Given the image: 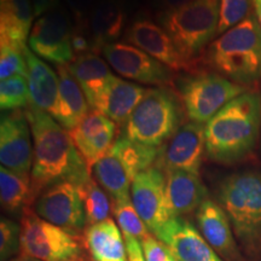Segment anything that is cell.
<instances>
[{"label":"cell","instance_id":"ba28073f","mask_svg":"<svg viewBox=\"0 0 261 261\" xmlns=\"http://www.w3.org/2000/svg\"><path fill=\"white\" fill-rule=\"evenodd\" d=\"M77 238L27 208L21 223V254L41 261H77Z\"/></svg>","mask_w":261,"mask_h":261},{"label":"cell","instance_id":"8d00e7d4","mask_svg":"<svg viewBox=\"0 0 261 261\" xmlns=\"http://www.w3.org/2000/svg\"><path fill=\"white\" fill-rule=\"evenodd\" d=\"M123 238H125L128 261H146L140 241L132 236H128V234H123Z\"/></svg>","mask_w":261,"mask_h":261},{"label":"cell","instance_id":"277c9868","mask_svg":"<svg viewBox=\"0 0 261 261\" xmlns=\"http://www.w3.org/2000/svg\"><path fill=\"white\" fill-rule=\"evenodd\" d=\"M220 207L227 214L233 233L250 255L261 254V173H234L221 182Z\"/></svg>","mask_w":261,"mask_h":261},{"label":"cell","instance_id":"4316f807","mask_svg":"<svg viewBox=\"0 0 261 261\" xmlns=\"http://www.w3.org/2000/svg\"><path fill=\"white\" fill-rule=\"evenodd\" d=\"M94 178L114 202L130 198L133 179L112 149L92 167Z\"/></svg>","mask_w":261,"mask_h":261},{"label":"cell","instance_id":"5b68a950","mask_svg":"<svg viewBox=\"0 0 261 261\" xmlns=\"http://www.w3.org/2000/svg\"><path fill=\"white\" fill-rule=\"evenodd\" d=\"M220 0H194L160 15L161 27L168 33L175 47L189 63L218 33Z\"/></svg>","mask_w":261,"mask_h":261},{"label":"cell","instance_id":"4dcf8cb0","mask_svg":"<svg viewBox=\"0 0 261 261\" xmlns=\"http://www.w3.org/2000/svg\"><path fill=\"white\" fill-rule=\"evenodd\" d=\"M32 104L27 77L15 75L2 80L0 84V108L3 112L21 110Z\"/></svg>","mask_w":261,"mask_h":261},{"label":"cell","instance_id":"1f68e13d","mask_svg":"<svg viewBox=\"0 0 261 261\" xmlns=\"http://www.w3.org/2000/svg\"><path fill=\"white\" fill-rule=\"evenodd\" d=\"M114 215H115L117 224L121 227L123 234H128L142 241L150 232V230L143 221L138 212L136 211L132 200H125L114 202Z\"/></svg>","mask_w":261,"mask_h":261},{"label":"cell","instance_id":"3957f363","mask_svg":"<svg viewBox=\"0 0 261 261\" xmlns=\"http://www.w3.org/2000/svg\"><path fill=\"white\" fill-rule=\"evenodd\" d=\"M208 60L223 76L238 85L261 79V28L250 14L211 44Z\"/></svg>","mask_w":261,"mask_h":261},{"label":"cell","instance_id":"8992f818","mask_svg":"<svg viewBox=\"0 0 261 261\" xmlns=\"http://www.w3.org/2000/svg\"><path fill=\"white\" fill-rule=\"evenodd\" d=\"M181 119L182 108L174 93L163 87L150 89L125 122L122 136L159 148L177 133Z\"/></svg>","mask_w":261,"mask_h":261},{"label":"cell","instance_id":"9c48e42d","mask_svg":"<svg viewBox=\"0 0 261 261\" xmlns=\"http://www.w3.org/2000/svg\"><path fill=\"white\" fill-rule=\"evenodd\" d=\"M34 212L75 237H80L86 228L83 198L73 182L62 181L45 189L35 198Z\"/></svg>","mask_w":261,"mask_h":261},{"label":"cell","instance_id":"9a60e30c","mask_svg":"<svg viewBox=\"0 0 261 261\" xmlns=\"http://www.w3.org/2000/svg\"><path fill=\"white\" fill-rule=\"evenodd\" d=\"M126 40L174 71L190 70L191 63L181 56L168 33L149 19H139L126 32Z\"/></svg>","mask_w":261,"mask_h":261},{"label":"cell","instance_id":"7a4b0ae2","mask_svg":"<svg viewBox=\"0 0 261 261\" xmlns=\"http://www.w3.org/2000/svg\"><path fill=\"white\" fill-rule=\"evenodd\" d=\"M260 127L261 94L247 91L205 123V155L225 165L240 161L253 151Z\"/></svg>","mask_w":261,"mask_h":261},{"label":"cell","instance_id":"6da1fadb","mask_svg":"<svg viewBox=\"0 0 261 261\" xmlns=\"http://www.w3.org/2000/svg\"><path fill=\"white\" fill-rule=\"evenodd\" d=\"M31 126L33 146V201L45 189L62 181L80 187L90 180L91 171L77 151L69 130L44 110L31 104L24 110Z\"/></svg>","mask_w":261,"mask_h":261},{"label":"cell","instance_id":"ffe728a7","mask_svg":"<svg viewBox=\"0 0 261 261\" xmlns=\"http://www.w3.org/2000/svg\"><path fill=\"white\" fill-rule=\"evenodd\" d=\"M166 192L173 217L191 213L207 200V189L200 177L180 169L166 171Z\"/></svg>","mask_w":261,"mask_h":261},{"label":"cell","instance_id":"7bdbcfd3","mask_svg":"<svg viewBox=\"0 0 261 261\" xmlns=\"http://www.w3.org/2000/svg\"><path fill=\"white\" fill-rule=\"evenodd\" d=\"M167 261H178L177 259H175L174 256H173V254L169 252V255H168V259H167Z\"/></svg>","mask_w":261,"mask_h":261},{"label":"cell","instance_id":"d590c367","mask_svg":"<svg viewBox=\"0 0 261 261\" xmlns=\"http://www.w3.org/2000/svg\"><path fill=\"white\" fill-rule=\"evenodd\" d=\"M140 244L146 261H167L169 255L168 247L152 233L143 238Z\"/></svg>","mask_w":261,"mask_h":261},{"label":"cell","instance_id":"e0dca14e","mask_svg":"<svg viewBox=\"0 0 261 261\" xmlns=\"http://www.w3.org/2000/svg\"><path fill=\"white\" fill-rule=\"evenodd\" d=\"M178 261H223L200 231L182 217H174L158 236Z\"/></svg>","mask_w":261,"mask_h":261},{"label":"cell","instance_id":"d6a6232c","mask_svg":"<svg viewBox=\"0 0 261 261\" xmlns=\"http://www.w3.org/2000/svg\"><path fill=\"white\" fill-rule=\"evenodd\" d=\"M253 0H220L219 24L218 35L224 34L228 29L246 19L250 15Z\"/></svg>","mask_w":261,"mask_h":261},{"label":"cell","instance_id":"7402d4cb","mask_svg":"<svg viewBox=\"0 0 261 261\" xmlns=\"http://www.w3.org/2000/svg\"><path fill=\"white\" fill-rule=\"evenodd\" d=\"M84 246L93 261H128L125 238L110 218L85 228Z\"/></svg>","mask_w":261,"mask_h":261},{"label":"cell","instance_id":"8fae6325","mask_svg":"<svg viewBox=\"0 0 261 261\" xmlns=\"http://www.w3.org/2000/svg\"><path fill=\"white\" fill-rule=\"evenodd\" d=\"M130 200L154 236L172 218L166 192V173L158 165L139 173L130 187Z\"/></svg>","mask_w":261,"mask_h":261},{"label":"cell","instance_id":"5bb4252c","mask_svg":"<svg viewBox=\"0 0 261 261\" xmlns=\"http://www.w3.org/2000/svg\"><path fill=\"white\" fill-rule=\"evenodd\" d=\"M69 133L77 151L92 172L93 166L109 152L115 143L116 123L104 114L92 109Z\"/></svg>","mask_w":261,"mask_h":261},{"label":"cell","instance_id":"30bf717a","mask_svg":"<svg viewBox=\"0 0 261 261\" xmlns=\"http://www.w3.org/2000/svg\"><path fill=\"white\" fill-rule=\"evenodd\" d=\"M69 19L57 6L37 19L28 38V47L39 58L56 65H68L74 61Z\"/></svg>","mask_w":261,"mask_h":261},{"label":"cell","instance_id":"52a82bcc","mask_svg":"<svg viewBox=\"0 0 261 261\" xmlns=\"http://www.w3.org/2000/svg\"><path fill=\"white\" fill-rule=\"evenodd\" d=\"M180 99L190 121L207 123L228 102L247 92L220 74H196L180 80L178 85Z\"/></svg>","mask_w":261,"mask_h":261},{"label":"cell","instance_id":"44dd1931","mask_svg":"<svg viewBox=\"0 0 261 261\" xmlns=\"http://www.w3.org/2000/svg\"><path fill=\"white\" fill-rule=\"evenodd\" d=\"M31 0H0V45L23 51L33 28Z\"/></svg>","mask_w":261,"mask_h":261},{"label":"cell","instance_id":"cb8c5ba5","mask_svg":"<svg viewBox=\"0 0 261 261\" xmlns=\"http://www.w3.org/2000/svg\"><path fill=\"white\" fill-rule=\"evenodd\" d=\"M68 69L80 85L90 108L94 109L114 75L108 64L93 52L74 58Z\"/></svg>","mask_w":261,"mask_h":261},{"label":"cell","instance_id":"d4e9b609","mask_svg":"<svg viewBox=\"0 0 261 261\" xmlns=\"http://www.w3.org/2000/svg\"><path fill=\"white\" fill-rule=\"evenodd\" d=\"M90 40L93 54L120 37L125 14L117 0H98L89 16Z\"/></svg>","mask_w":261,"mask_h":261},{"label":"cell","instance_id":"7c38bea8","mask_svg":"<svg viewBox=\"0 0 261 261\" xmlns=\"http://www.w3.org/2000/svg\"><path fill=\"white\" fill-rule=\"evenodd\" d=\"M103 56L117 74L140 84L166 86L173 81V70L144 51L125 42L103 47Z\"/></svg>","mask_w":261,"mask_h":261},{"label":"cell","instance_id":"603a6c76","mask_svg":"<svg viewBox=\"0 0 261 261\" xmlns=\"http://www.w3.org/2000/svg\"><path fill=\"white\" fill-rule=\"evenodd\" d=\"M146 91L139 85L128 83L114 75L94 110L104 114L115 123H125Z\"/></svg>","mask_w":261,"mask_h":261},{"label":"cell","instance_id":"83f0119b","mask_svg":"<svg viewBox=\"0 0 261 261\" xmlns=\"http://www.w3.org/2000/svg\"><path fill=\"white\" fill-rule=\"evenodd\" d=\"M0 200L10 214H18L33 202L31 175H22L10 169L0 168Z\"/></svg>","mask_w":261,"mask_h":261},{"label":"cell","instance_id":"f546056e","mask_svg":"<svg viewBox=\"0 0 261 261\" xmlns=\"http://www.w3.org/2000/svg\"><path fill=\"white\" fill-rule=\"evenodd\" d=\"M84 202L86 224L93 225L109 219L110 202L107 192L100 189L98 182L91 178L85 184L77 187Z\"/></svg>","mask_w":261,"mask_h":261},{"label":"cell","instance_id":"74e56055","mask_svg":"<svg viewBox=\"0 0 261 261\" xmlns=\"http://www.w3.org/2000/svg\"><path fill=\"white\" fill-rule=\"evenodd\" d=\"M68 3L76 14V17L83 18V21H85V18L87 17L86 15L91 14L97 2L96 0H68Z\"/></svg>","mask_w":261,"mask_h":261},{"label":"cell","instance_id":"b9f144b4","mask_svg":"<svg viewBox=\"0 0 261 261\" xmlns=\"http://www.w3.org/2000/svg\"><path fill=\"white\" fill-rule=\"evenodd\" d=\"M9 261H41V260L34 259V257H31V256H27V255H23V254H21V255L16 256V257H14V259H11Z\"/></svg>","mask_w":261,"mask_h":261},{"label":"cell","instance_id":"f35d334b","mask_svg":"<svg viewBox=\"0 0 261 261\" xmlns=\"http://www.w3.org/2000/svg\"><path fill=\"white\" fill-rule=\"evenodd\" d=\"M58 0H31L34 17H41L57 6Z\"/></svg>","mask_w":261,"mask_h":261},{"label":"cell","instance_id":"484cf974","mask_svg":"<svg viewBox=\"0 0 261 261\" xmlns=\"http://www.w3.org/2000/svg\"><path fill=\"white\" fill-rule=\"evenodd\" d=\"M60 77L61 107L56 121L70 130L90 113V106L80 85L68 69V65H56Z\"/></svg>","mask_w":261,"mask_h":261},{"label":"cell","instance_id":"836d02e7","mask_svg":"<svg viewBox=\"0 0 261 261\" xmlns=\"http://www.w3.org/2000/svg\"><path fill=\"white\" fill-rule=\"evenodd\" d=\"M21 250V225L2 218L0 221V260L9 261Z\"/></svg>","mask_w":261,"mask_h":261},{"label":"cell","instance_id":"2e32d148","mask_svg":"<svg viewBox=\"0 0 261 261\" xmlns=\"http://www.w3.org/2000/svg\"><path fill=\"white\" fill-rule=\"evenodd\" d=\"M204 126L194 121L180 126L162 155L166 171L180 169L198 175L205 154Z\"/></svg>","mask_w":261,"mask_h":261},{"label":"cell","instance_id":"e575fe53","mask_svg":"<svg viewBox=\"0 0 261 261\" xmlns=\"http://www.w3.org/2000/svg\"><path fill=\"white\" fill-rule=\"evenodd\" d=\"M15 75H23L27 77V64L23 51L9 45H0V77L5 80Z\"/></svg>","mask_w":261,"mask_h":261},{"label":"cell","instance_id":"60d3db41","mask_svg":"<svg viewBox=\"0 0 261 261\" xmlns=\"http://www.w3.org/2000/svg\"><path fill=\"white\" fill-rule=\"evenodd\" d=\"M253 8L254 12H255V17L261 28V0H253Z\"/></svg>","mask_w":261,"mask_h":261},{"label":"cell","instance_id":"ee69618b","mask_svg":"<svg viewBox=\"0 0 261 261\" xmlns=\"http://www.w3.org/2000/svg\"><path fill=\"white\" fill-rule=\"evenodd\" d=\"M77 261H80V260H77Z\"/></svg>","mask_w":261,"mask_h":261},{"label":"cell","instance_id":"f1b7e54d","mask_svg":"<svg viewBox=\"0 0 261 261\" xmlns=\"http://www.w3.org/2000/svg\"><path fill=\"white\" fill-rule=\"evenodd\" d=\"M112 150L121 160L133 180L139 173L155 166L154 163L160 156L159 148L140 144L123 136H120L115 140Z\"/></svg>","mask_w":261,"mask_h":261},{"label":"cell","instance_id":"ac0fdd59","mask_svg":"<svg viewBox=\"0 0 261 261\" xmlns=\"http://www.w3.org/2000/svg\"><path fill=\"white\" fill-rule=\"evenodd\" d=\"M23 56L27 64V80L32 104L57 119L61 107L60 77L50 65L34 55L28 46Z\"/></svg>","mask_w":261,"mask_h":261},{"label":"cell","instance_id":"ab89813d","mask_svg":"<svg viewBox=\"0 0 261 261\" xmlns=\"http://www.w3.org/2000/svg\"><path fill=\"white\" fill-rule=\"evenodd\" d=\"M194 2V0H160L162 8L165 10H173L178 9L180 6H184L189 4V3Z\"/></svg>","mask_w":261,"mask_h":261},{"label":"cell","instance_id":"4fadbf2b","mask_svg":"<svg viewBox=\"0 0 261 261\" xmlns=\"http://www.w3.org/2000/svg\"><path fill=\"white\" fill-rule=\"evenodd\" d=\"M31 132L23 110L3 113L0 121V162L3 167L22 175L32 174Z\"/></svg>","mask_w":261,"mask_h":261},{"label":"cell","instance_id":"d6986e66","mask_svg":"<svg viewBox=\"0 0 261 261\" xmlns=\"http://www.w3.org/2000/svg\"><path fill=\"white\" fill-rule=\"evenodd\" d=\"M197 223L201 234L215 252L226 260L238 259L232 226L220 204L207 198L198 208Z\"/></svg>","mask_w":261,"mask_h":261}]
</instances>
